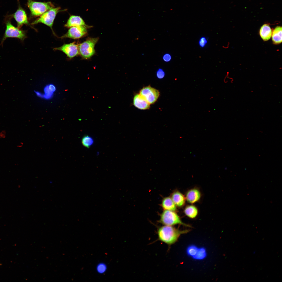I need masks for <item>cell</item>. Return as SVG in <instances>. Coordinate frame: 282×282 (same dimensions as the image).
I'll list each match as a JSON object with an SVG mask.
<instances>
[{"label": "cell", "instance_id": "cell-1", "mask_svg": "<svg viewBox=\"0 0 282 282\" xmlns=\"http://www.w3.org/2000/svg\"><path fill=\"white\" fill-rule=\"evenodd\" d=\"M189 231L188 230H182L173 226L164 225L158 228L157 234L159 240L170 246L177 242L181 235Z\"/></svg>", "mask_w": 282, "mask_h": 282}, {"label": "cell", "instance_id": "cell-2", "mask_svg": "<svg viewBox=\"0 0 282 282\" xmlns=\"http://www.w3.org/2000/svg\"><path fill=\"white\" fill-rule=\"evenodd\" d=\"M158 222L164 225L173 226L179 224L186 227H191L183 222L175 211L171 210H164L160 215Z\"/></svg>", "mask_w": 282, "mask_h": 282}, {"label": "cell", "instance_id": "cell-3", "mask_svg": "<svg viewBox=\"0 0 282 282\" xmlns=\"http://www.w3.org/2000/svg\"><path fill=\"white\" fill-rule=\"evenodd\" d=\"M98 39V38H89L78 45L79 53L83 58L88 59L94 54L95 46Z\"/></svg>", "mask_w": 282, "mask_h": 282}, {"label": "cell", "instance_id": "cell-4", "mask_svg": "<svg viewBox=\"0 0 282 282\" xmlns=\"http://www.w3.org/2000/svg\"><path fill=\"white\" fill-rule=\"evenodd\" d=\"M27 5L32 15L36 16H41L54 7L50 2H40L32 0H28Z\"/></svg>", "mask_w": 282, "mask_h": 282}, {"label": "cell", "instance_id": "cell-5", "mask_svg": "<svg viewBox=\"0 0 282 282\" xmlns=\"http://www.w3.org/2000/svg\"><path fill=\"white\" fill-rule=\"evenodd\" d=\"M60 9V7L51 8L41 15L39 18L33 21L32 24L35 25L39 23L43 24L50 27L55 34L53 30L52 26L56 15L61 11Z\"/></svg>", "mask_w": 282, "mask_h": 282}, {"label": "cell", "instance_id": "cell-6", "mask_svg": "<svg viewBox=\"0 0 282 282\" xmlns=\"http://www.w3.org/2000/svg\"><path fill=\"white\" fill-rule=\"evenodd\" d=\"M26 37L25 31L14 26L10 21H8L6 22V28L1 44L7 38H16L23 41Z\"/></svg>", "mask_w": 282, "mask_h": 282}, {"label": "cell", "instance_id": "cell-7", "mask_svg": "<svg viewBox=\"0 0 282 282\" xmlns=\"http://www.w3.org/2000/svg\"><path fill=\"white\" fill-rule=\"evenodd\" d=\"M139 94L150 104H153L156 101L160 93L158 90L149 86L142 88L140 91Z\"/></svg>", "mask_w": 282, "mask_h": 282}, {"label": "cell", "instance_id": "cell-8", "mask_svg": "<svg viewBox=\"0 0 282 282\" xmlns=\"http://www.w3.org/2000/svg\"><path fill=\"white\" fill-rule=\"evenodd\" d=\"M78 45L75 42L65 44L62 46L54 48L55 50H60L64 53L68 58L71 59L79 54Z\"/></svg>", "mask_w": 282, "mask_h": 282}, {"label": "cell", "instance_id": "cell-9", "mask_svg": "<svg viewBox=\"0 0 282 282\" xmlns=\"http://www.w3.org/2000/svg\"><path fill=\"white\" fill-rule=\"evenodd\" d=\"M87 33L86 26L72 27L69 28L67 33L60 38L78 39L83 37Z\"/></svg>", "mask_w": 282, "mask_h": 282}, {"label": "cell", "instance_id": "cell-10", "mask_svg": "<svg viewBox=\"0 0 282 282\" xmlns=\"http://www.w3.org/2000/svg\"><path fill=\"white\" fill-rule=\"evenodd\" d=\"M13 17L17 22L18 27L19 28L24 24H29L25 11L20 7L13 14Z\"/></svg>", "mask_w": 282, "mask_h": 282}, {"label": "cell", "instance_id": "cell-11", "mask_svg": "<svg viewBox=\"0 0 282 282\" xmlns=\"http://www.w3.org/2000/svg\"><path fill=\"white\" fill-rule=\"evenodd\" d=\"M201 197L199 190L197 188H194L190 189L186 192L185 198L188 203L193 204L198 202Z\"/></svg>", "mask_w": 282, "mask_h": 282}, {"label": "cell", "instance_id": "cell-12", "mask_svg": "<svg viewBox=\"0 0 282 282\" xmlns=\"http://www.w3.org/2000/svg\"><path fill=\"white\" fill-rule=\"evenodd\" d=\"M133 104L136 107L141 110L148 109L150 107V104L140 94L134 96Z\"/></svg>", "mask_w": 282, "mask_h": 282}, {"label": "cell", "instance_id": "cell-13", "mask_svg": "<svg viewBox=\"0 0 282 282\" xmlns=\"http://www.w3.org/2000/svg\"><path fill=\"white\" fill-rule=\"evenodd\" d=\"M86 26L84 21L80 17L74 15H71L70 17L64 25V26L67 28Z\"/></svg>", "mask_w": 282, "mask_h": 282}, {"label": "cell", "instance_id": "cell-14", "mask_svg": "<svg viewBox=\"0 0 282 282\" xmlns=\"http://www.w3.org/2000/svg\"><path fill=\"white\" fill-rule=\"evenodd\" d=\"M171 197L177 207H182L185 204L186 200L185 197L178 191L173 192Z\"/></svg>", "mask_w": 282, "mask_h": 282}, {"label": "cell", "instance_id": "cell-15", "mask_svg": "<svg viewBox=\"0 0 282 282\" xmlns=\"http://www.w3.org/2000/svg\"><path fill=\"white\" fill-rule=\"evenodd\" d=\"M161 206L164 210L175 211L177 210L176 206L170 197H166L163 199Z\"/></svg>", "mask_w": 282, "mask_h": 282}, {"label": "cell", "instance_id": "cell-16", "mask_svg": "<svg viewBox=\"0 0 282 282\" xmlns=\"http://www.w3.org/2000/svg\"><path fill=\"white\" fill-rule=\"evenodd\" d=\"M272 31L269 25L265 24L261 27L259 33L260 36L264 41H266L269 39L272 36Z\"/></svg>", "mask_w": 282, "mask_h": 282}, {"label": "cell", "instance_id": "cell-17", "mask_svg": "<svg viewBox=\"0 0 282 282\" xmlns=\"http://www.w3.org/2000/svg\"><path fill=\"white\" fill-rule=\"evenodd\" d=\"M272 40L274 44H278L282 42V27L280 26L276 27L272 33Z\"/></svg>", "mask_w": 282, "mask_h": 282}, {"label": "cell", "instance_id": "cell-18", "mask_svg": "<svg viewBox=\"0 0 282 282\" xmlns=\"http://www.w3.org/2000/svg\"><path fill=\"white\" fill-rule=\"evenodd\" d=\"M184 213L188 217L193 219L195 218L198 213L197 208L195 205H191L187 206L184 210Z\"/></svg>", "mask_w": 282, "mask_h": 282}, {"label": "cell", "instance_id": "cell-19", "mask_svg": "<svg viewBox=\"0 0 282 282\" xmlns=\"http://www.w3.org/2000/svg\"><path fill=\"white\" fill-rule=\"evenodd\" d=\"M207 256V252L206 249L204 247H201L198 248L196 254L192 258L195 260H201L204 259Z\"/></svg>", "mask_w": 282, "mask_h": 282}, {"label": "cell", "instance_id": "cell-20", "mask_svg": "<svg viewBox=\"0 0 282 282\" xmlns=\"http://www.w3.org/2000/svg\"><path fill=\"white\" fill-rule=\"evenodd\" d=\"M94 140L92 138L88 135L84 136L82 138L81 143L85 147L89 148L94 143Z\"/></svg>", "mask_w": 282, "mask_h": 282}, {"label": "cell", "instance_id": "cell-21", "mask_svg": "<svg viewBox=\"0 0 282 282\" xmlns=\"http://www.w3.org/2000/svg\"><path fill=\"white\" fill-rule=\"evenodd\" d=\"M198 249V248L196 246L191 245L187 248L186 252L188 256L192 257L196 254Z\"/></svg>", "mask_w": 282, "mask_h": 282}, {"label": "cell", "instance_id": "cell-22", "mask_svg": "<svg viewBox=\"0 0 282 282\" xmlns=\"http://www.w3.org/2000/svg\"><path fill=\"white\" fill-rule=\"evenodd\" d=\"M44 94L43 95L44 98L46 99L51 98L54 92L49 87L48 85L46 86L44 88Z\"/></svg>", "mask_w": 282, "mask_h": 282}, {"label": "cell", "instance_id": "cell-23", "mask_svg": "<svg viewBox=\"0 0 282 282\" xmlns=\"http://www.w3.org/2000/svg\"><path fill=\"white\" fill-rule=\"evenodd\" d=\"M96 269L97 272L100 274L104 273L107 269L106 265L104 263H101L97 265Z\"/></svg>", "mask_w": 282, "mask_h": 282}, {"label": "cell", "instance_id": "cell-24", "mask_svg": "<svg viewBox=\"0 0 282 282\" xmlns=\"http://www.w3.org/2000/svg\"><path fill=\"white\" fill-rule=\"evenodd\" d=\"M208 39L207 38L203 36L201 37L198 41V45L201 48L204 47L208 43Z\"/></svg>", "mask_w": 282, "mask_h": 282}, {"label": "cell", "instance_id": "cell-25", "mask_svg": "<svg viewBox=\"0 0 282 282\" xmlns=\"http://www.w3.org/2000/svg\"><path fill=\"white\" fill-rule=\"evenodd\" d=\"M156 75L158 79H162L165 76V72L163 69L159 68L156 71Z\"/></svg>", "mask_w": 282, "mask_h": 282}, {"label": "cell", "instance_id": "cell-26", "mask_svg": "<svg viewBox=\"0 0 282 282\" xmlns=\"http://www.w3.org/2000/svg\"><path fill=\"white\" fill-rule=\"evenodd\" d=\"M162 58L163 61L165 62H168L171 60L172 56L169 53H166L163 56Z\"/></svg>", "mask_w": 282, "mask_h": 282}, {"label": "cell", "instance_id": "cell-27", "mask_svg": "<svg viewBox=\"0 0 282 282\" xmlns=\"http://www.w3.org/2000/svg\"><path fill=\"white\" fill-rule=\"evenodd\" d=\"M6 132L5 130H3L0 132V139H4L6 137Z\"/></svg>", "mask_w": 282, "mask_h": 282}, {"label": "cell", "instance_id": "cell-28", "mask_svg": "<svg viewBox=\"0 0 282 282\" xmlns=\"http://www.w3.org/2000/svg\"><path fill=\"white\" fill-rule=\"evenodd\" d=\"M35 93L38 96L41 97H43V95L40 92H38L36 91Z\"/></svg>", "mask_w": 282, "mask_h": 282}]
</instances>
